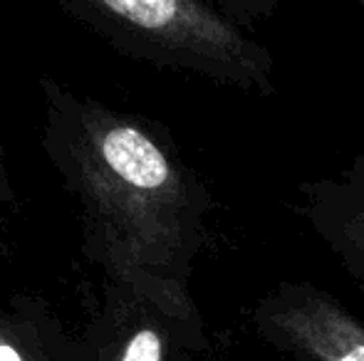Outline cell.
<instances>
[{
    "mask_svg": "<svg viewBox=\"0 0 364 361\" xmlns=\"http://www.w3.org/2000/svg\"><path fill=\"white\" fill-rule=\"evenodd\" d=\"M60 161L87 208L97 255L134 299L203 329L188 292L206 245L208 196L173 146L144 121L73 104Z\"/></svg>",
    "mask_w": 364,
    "mask_h": 361,
    "instance_id": "1",
    "label": "cell"
},
{
    "mask_svg": "<svg viewBox=\"0 0 364 361\" xmlns=\"http://www.w3.org/2000/svg\"><path fill=\"white\" fill-rule=\"evenodd\" d=\"M80 15L127 52L225 87L273 94V52L223 5L198 0H90Z\"/></svg>",
    "mask_w": 364,
    "mask_h": 361,
    "instance_id": "2",
    "label": "cell"
},
{
    "mask_svg": "<svg viewBox=\"0 0 364 361\" xmlns=\"http://www.w3.org/2000/svg\"><path fill=\"white\" fill-rule=\"evenodd\" d=\"M260 342L295 361H364V322L305 279H280L250 307Z\"/></svg>",
    "mask_w": 364,
    "mask_h": 361,
    "instance_id": "3",
    "label": "cell"
},
{
    "mask_svg": "<svg viewBox=\"0 0 364 361\" xmlns=\"http://www.w3.org/2000/svg\"><path fill=\"white\" fill-rule=\"evenodd\" d=\"M297 216L364 294V151L337 174L300 183Z\"/></svg>",
    "mask_w": 364,
    "mask_h": 361,
    "instance_id": "4",
    "label": "cell"
},
{
    "mask_svg": "<svg viewBox=\"0 0 364 361\" xmlns=\"http://www.w3.org/2000/svg\"><path fill=\"white\" fill-rule=\"evenodd\" d=\"M188 339V342L206 347L203 329H193L186 324L173 322L164 312L149 304L144 319L127 334L124 344L119 349L117 361H168V344L171 339Z\"/></svg>",
    "mask_w": 364,
    "mask_h": 361,
    "instance_id": "5",
    "label": "cell"
},
{
    "mask_svg": "<svg viewBox=\"0 0 364 361\" xmlns=\"http://www.w3.org/2000/svg\"><path fill=\"white\" fill-rule=\"evenodd\" d=\"M0 361H30V357L13 342V337L0 332Z\"/></svg>",
    "mask_w": 364,
    "mask_h": 361,
    "instance_id": "6",
    "label": "cell"
},
{
    "mask_svg": "<svg viewBox=\"0 0 364 361\" xmlns=\"http://www.w3.org/2000/svg\"><path fill=\"white\" fill-rule=\"evenodd\" d=\"M360 5H362V8H364V0H360Z\"/></svg>",
    "mask_w": 364,
    "mask_h": 361,
    "instance_id": "7",
    "label": "cell"
},
{
    "mask_svg": "<svg viewBox=\"0 0 364 361\" xmlns=\"http://www.w3.org/2000/svg\"><path fill=\"white\" fill-rule=\"evenodd\" d=\"M0 183H3V174H0Z\"/></svg>",
    "mask_w": 364,
    "mask_h": 361,
    "instance_id": "8",
    "label": "cell"
}]
</instances>
